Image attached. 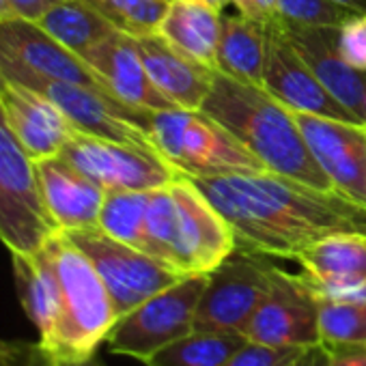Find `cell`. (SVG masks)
Instances as JSON below:
<instances>
[{"label":"cell","instance_id":"1","mask_svg":"<svg viewBox=\"0 0 366 366\" xmlns=\"http://www.w3.org/2000/svg\"><path fill=\"white\" fill-rule=\"evenodd\" d=\"M192 181L229 222L237 248L248 252L295 259L327 235H366V207L269 170Z\"/></svg>","mask_w":366,"mask_h":366},{"label":"cell","instance_id":"2","mask_svg":"<svg viewBox=\"0 0 366 366\" xmlns=\"http://www.w3.org/2000/svg\"><path fill=\"white\" fill-rule=\"evenodd\" d=\"M201 110L227 127L269 172L323 192L332 190L330 179L306 147L293 110L282 106L265 86L218 71Z\"/></svg>","mask_w":366,"mask_h":366},{"label":"cell","instance_id":"3","mask_svg":"<svg viewBox=\"0 0 366 366\" xmlns=\"http://www.w3.org/2000/svg\"><path fill=\"white\" fill-rule=\"evenodd\" d=\"M46 252L59 285V308L52 327L39 336L37 349L48 364H76L97 355L119 315L93 261L65 231L54 233Z\"/></svg>","mask_w":366,"mask_h":366},{"label":"cell","instance_id":"4","mask_svg":"<svg viewBox=\"0 0 366 366\" xmlns=\"http://www.w3.org/2000/svg\"><path fill=\"white\" fill-rule=\"evenodd\" d=\"M149 132L157 153L190 179L267 170L227 127L203 110H153Z\"/></svg>","mask_w":366,"mask_h":366},{"label":"cell","instance_id":"5","mask_svg":"<svg viewBox=\"0 0 366 366\" xmlns=\"http://www.w3.org/2000/svg\"><path fill=\"white\" fill-rule=\"evenodd\" d=\"M59 231L39 188L35 159L0 108V242L9 252H37Z\"/></svg>","mask_w":366,"mask_h":366},{"label":"cell","instance_id":"6","mask_svg":"<svg viewBox=\"0 0 366 366\" xmlns=\"http://www.w3.org/2000/svg\"><path fill=\"white\" fill-rule=\"evenodd\" d=\"M209 274H190L151 295L114 323L106 342L112 353L142 364L166 345L194 332V315Z\"/></svg>","mask_w":366,"mask_h":366},{"label":"cell","instance_id":"7","mask_svg":"<svg viewBox=\"0 0 366 366\" xmlns=\"http://www.w3.org/2000/svg\"><path fill=\"white\" fill-rule=\"evenodd\" d=\"M272 257L235 248L207 278L197 306L194 330L244 334L248 321L269 291L276 265Z\"/></svg>","mask_w":366,"mask_h":366},{"label":"cell","instance_id":"8","mask_svg":"<svg viewBox=\"0 0 366 366\" xmlns=\"http://www.w3.org/2000/svg\"><path fill=\"white\" fill-rule=\"evenodd\" d=\"M172 267L183 274H212L237 248L233 229L197 183L179 174L172 183Z\"/></svg>","mask_w":366,"mask_h":366},{"label":"cell","instance_id":"9","mask_svg":"<svg viewBox=\"0 0 366 366\" xmlns=\"http://www.w3.org/2000/svg\"><path fill=\"white\" fill-rule=\"evenodd\" d=\"M65 233L93 261L119 317L183 278L159 259L106 235L97 227Z\"/></svg>","mask_w":366,"mask_h":366},{"label":"cell","instance_id":"10","mask_svg":"<svg viewBox=\"0 0 366 366\" xmlns=\"http://www.w3.org/2000/svg\"><path fill=\"white\" fill-rule=\"evenodd\" d=\"M18 84H24L50 97L67 114L78 132L157 151L149 132V110L127 106L114 95L99 89L48 80L41 76H26Z\"/></svg>","mask_w":366,"mask_h":366},{"label":"cell","instance_id":"11","mask_svg":"<svg viewBox=\"0 0 366 366\" xmlns=\"http://www.w3.org/2000/svg\"><path fill=\"white\" fill-rule=\"evenodd\" d=\"M59 155L106 192H147L168 186L181 174L157 151L97 138L84 132H76Z\"/></svg>","mask_w":366,"mask_h":366},{"label":"cell","instance_id":"12","mask_svg":"<svg viewBox=\"0 0 366 366\" xmlns=\"http://www.w3.org/2000/svg\"><path fill=\"white\" fill-rule=\"evenodd\" d=\"M0 76L14 82L41 76L108 93L102 78L82 56L50 37L37 22L24 18L0 22Z\"/></svg>","mask_w":366,"mask_h":366},{"label":"cell","instance_id":"13","mask_svg":"<svg viewBox=\"0 0 366 366\" xmlns=\"http://www.w3.org/2000/svg\"><path fill=\"white\" fill-rule=\"evenodd\" d=\"M244 336L272 347H310L321 342L319 297L302 274L276 265L269 291L261 300Z\"/></svg>","mask_w":366,"mask_h":366},{"label":"cell","instance_id":"14","mask_svg":"<svg viewBox=\"0 0 366 366\" xmlns=\"http://www.w3.org/2000/svg\"><path fill=\"white\" fill-rule=\"evenodd\" d=\"M332 192L366 207V127L355 121L293 112Z\"/></svg>","mask_w":366,"mask_h":366},{"label":"cell","instance_id":"15","mask_svg":"<svg viewBox=\"0 0 366 366\" xmlns=\"http://www.w3.org/2000/svg\"><path fill=\"white\" fill-rule=\"evenodd\" d=\"M263 86L282 106H287L293 112L355 121L325 91V86L319 82V78L300 56L293 41L289 39L285 20L267 29V56L263 69Z\"/></svg>","mask_w":366,"mask_h":366},{"label":"cell","instance_id":"16","mask_svg":"<svg viewBox=\"0 0 366 366\" xmlns=\"http://www.w3.org/2000/svg\"><path fill=\"white\" fill-rule=\"evenodd\" d=\"M0 108L7 125L35 162L59 155L78 132L50 97L3 76H0Z\"/></svg>","mask_w":366,"mask_h":366},{"label":"cell","instance_id":"17","mask_svg":"<svg viewBox=\"0 0 366 366\" xmlns=\"http://www.w3.org/2000/svg\"><path fill=\"white\" fill-rule=\"evenodd\" d=\"M287 22V20H285ZM340 26H304L287 22L289 39L300 56L325 86V91L362 123V97L366 91V71L353 69L338 48Z\"/></svg>","mask_w":366,"mask_h":366},{"label":"cell","instance_id":"18","mask_svg":"<svg viewBox=\"0 0 366 366\" xmlns=\"http://www.w3.org/2000/svg\"><path fill=\"white\" fill-rule=\"evenodd\" d=\"M35 168L46 207L61 231H84L99 224L106 190L63 155L37 159Z\"/></svg>","mask_w":366,"mask_h":366},{"label":"cell","instance_id":"19","mask_svg":"<svg viewBox=\"0 0 366 366\" xmlns=\"http://www.w3.org/2000/svg\"><path fill=\"white\" fill-rule=\"evenodd\" d=\"M82 59L95 69L108 93L123 104L149 112L174 108L151 82L132 35L117 31L89 50Z\"/></svg>","mask_w":366,"mask_h":366},{"label":"cell","instance_id":"20","mask_svg":"<svg viewBox=\"0 0 366 366\" xmlns=\"http://www.w3.org/2000/svg\"><path fill=\"white\" fill-rule=\"evenodd\" d=\"M155 89L181 110H201L218 71L179 54L157 33L134 37Z\"/></svg>","mask_w":366,"mask_h":366},{"label":"cell","instance_id":"21","mask_svg":"<svg viewBox=\"0 0 366 366\" xmlns=\"http://www.w3.org/2000/svg\"><path fill=\"white\" fill-rule=\"evenodd\" d=\"M293 261L302 267V276L317 297H325L336 289L366 280V235H327L304 248Z\"/></svg>","mask_w":366,"mask_h":366},{"label":"cell","instance_id":"22","mask_svg":"<svg viewBox=\"0 0 366 366\" xmlns=\"http://www.w3.org/2000/svg\"><path fill=\"white\" fill-rule=\"evenodd\" d=\"M222 33V14L197 0H168L157 35L174 48L214 71H218V46Z\"/></svg>","mask_w":366,"mask_h":366},{"label":"cell","instance_id":"23","mask_svg":"<svg viewBox=\"0 0 366 366\" xmlns=\"http://www.w3.org/2000/svg\"><path fill=\"white\" fill-rule=\"evenodd\" d=\"M267 56V29L239 16H222L218 71L235 80L261 84Z\"/></svg>","mask_w":366,"mask_h":366},{"label":"cell","instance_id":"24","mask_svg":"<svg viewBox=\"0 0 366 366\" xmlns=\"http://www.w3.org/2000/svg\"><path fill=\"white\" fill-rule=\"evenodd\" d=\"M11 267L20 304L39 336H44L52 327L59 308L54 269L41 248L37 252H11Z\"/></svg>","mask_w":366,"mask_h":366},{"label":"cell","instance_id":"25","mask_svg":"<svg viewBox=\"0 0 366 366\" xmlns=\"http://www.w3.org/2000/svg\"><path fill=\"white\" fill-rule=\"evenodd\" d=\"M37 24L78 56H84L117 33V29L86 0H61L37 20Z\"/></svg>","mask_w":366,"mask_h":366},{"label":"cell","instance_id":"26","mask_svg":"<svg viewBox=\"0 0 366 366\" xmlns=\"http://www.w3.org/2000/svg\"><path fill=\"white\" fill-rule=\"evenodd\" d=\"M246 340L237 332L194 330L153 353L144 366H222Z\"/></svg>","mask_w":366,"mask_h":366},{"label":"cell","instance_id":"27","mask_svg":"<svg viewBox=\"0 0 366 366\" xmlns=\"http://www.w3.org/2000/svg\"><path fill=\"white\" fill-rule=\"evenodd\" d=\"M147 203H149V190L147 192H138V190L106 192L97 229L149 254Z\"/></svg>","mask_w":366,"mask_h":366},{"label":"cell","instance_id":"28","mask_svg":"<svg viewBox=\"0 0 366 366\" xmlns=\"http://www.w3.org/2000/svg\"><path fill=\"white\" fill-rule=\"evenodd\" d=\"M117 31L132 37L155 35L166 11V0H86Z\"/></svg>","mask_w":366,"mask_h":366},{"label":"cell","instance_id":"29","mask_svg":"<svg viewBox=\"0 0 366 366\" xmlns=\"http://www.w3.org/2000/svg\"><path fill=\"white\" fill-rule=\"evenodd\" d=\"M319 334L327 347L366 345V302L319 300Z\"/></svg>","mask_w":366,"mask_h":366},{"label":"cell","instance_id":"30","mask_svg":"<svg viewBox=\"0 0 366 366\" xmlns=\"http://www.w3.org/2000/svg\"><path fill=\"white\" fill-rule=\"evenodd\" d=\"M278 7L287 22L304 26H342L360 14L334 0H278Z\"/></svg>","mask_w":366,"mask_h":366},{"label":"cell","instance_id":"31","mask_svg":"<svg viewBox=\"0 0 366 366\" xmlns=\"http://www.w3.org/2000/svg\"><path fill=\"white\" fill-rule=\"evenodd\" d=\"M300 351V347H272L246 340L222 366H289Z\"/></svg>","mask_w":366,"mask_h":366},{"label":"cell","instance_id":"32","mask_svg":"<svg viewBox=\"0 0 366 366\" xmlns=\"http://www.w3.org/2000/svg\"><path fill=\"white\" fill-rule=\"evenodd\" d=\"M342 59L357 71H366V11L353 16L338 29Z\"/></svg>","mask_w":366,"mask_h":366},{"label":"cell","instance_id":"33","mask_svg":"<svg viewBox=\"0 0 366 366\" xmlns=\"http://www.w3.org/2000/svg\"><path fill=\"white\" fill-rule=\"evenodd\" d=\"M233 7L239 16L269 29L276 22L285 20L278 7V0H233Z\"/></svg>","mask_w":366,"mask_h":366},{"label":"cell","instance_id":"34","mask_svg":"<svg viewBox=\"0 0 366 366\" xmlns=\"http://www.w3.org/2000/svg\"><path fill=\"white\" fill-rule=\"evenodd\" d=\"M37 353V345L9 342L0 338V366H29Z\"/></svg>","mask_w":366,"mask_h":366},{"label":"cell","instance_id":"35","mask_svg":"<svg viewBox=\"0 0 366 366\" xmlns=\"http://www.w3.org/2000/svg\"><path fill=\"white\" fill-rule=\"evenodd\" d=\"M327 349L330 366H366V345H332Z\"/></svg>","mask_w":366,"mask_h":366},{"label":"cell","instance_id":"36","mask_svg":"<svg viewBox=\"0 0 366 366\" xmlns=\"http://www.w3.org/2000/svg\"><path fill=\"white\" fill-rule=\"evenodd\" d=\"M59 3L61 0H11L16 14L24 20H33V22H37L46 11H50Z\"/></svg>","mask_w":366,"mask_h":366},{"label":"cell","instance_id":"37","mask_svg":"<svg viewBox=\"0 0 366 366\" xmlns=\"http://www.w3.org/2000/svg\"><path fill=\"white\" fill-rule=\"evenodd\" d=\"M289 366H330V349L323 342L304 347Z\"/></svg>","mask_w":366,"mask_h":366},{"label":"cell","instance_id":"38","mask_svg":"<svg viewBox=\"0 0 366 366\" xmlns=\"http://www.w3.org/2000/svg\"><path fill=\"white\" fill-rule=\"evenodd\" d=\"M29 366H106V364H104L97 355L89 357V360H84V362H76V364H48V362L41 357L39 349H37V353H35V357H33V362H31Z\"/></svg>","mask_w":366,"mask_h":366},{"label":"cell","instance_id":"39","mask_svg":"<svg viewBox=\"0 0 366 366\" xmlns=\"http://www.w3.org/2000/svg\"><path fill=\"white\" fill-rule=\"evenodd\" d=\"M20 18L11 5V0H0V22H9V20H16Z\"/></svg>","mask_w":366,"mask_h":366},{"label":"cell","instance_id":"40","mask_svg":"<svg viewBox=\"0 0 366 366\" xmlns=\"http://www.w3.org/2000/svg\"><path fill=\"white\" fill-rule=\"evenodd\" d=\"M197 3H201V5H205V7H209V9L218 11V14H224V9L229 5H233V0H197Z\"/></svg>","mask_w":366,"mask_h":366},{"label":"cell","instance_id":"41","mask_svg":"<svg viewBox=\"0 0 366 366\" xmlns=\"http://www.w3.org/2000/svg\"><path fill=\"white\" fill-rule=\"evenodd\" d=\"M362 125L366 127V91H364V97H362Z\"/></svg>","mask_w":366,"mask_h":366},{"label":"cell","instance_id":"42","mask_svg":"<svg viewBox=\"0 0 366 366\" xmlns=\"http://www.w3.org/2000/svg\"><path fill=\"white\" fill-rule=\"evenodd\" d=\"M166 3H168V0H166Z\"/></svg>","mask_w":366,"mask_h":366}]
</instances>
